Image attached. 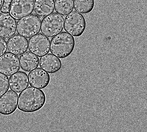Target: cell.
Listing matches in <instances>:
<instances>
[{
	"label": "cell",
	"mask_w": 147,
	"mask_h": 132,
	"mask_svg": "<svg viewBox=\"0 0 147 132\" xmlns=\"http://www.w3.org/2000/svg\"><path fill=\"white\" fill-rule=\"evenodd\" d=\"M64 30L75 37L83 34L86 27V22L83 15L74 11L67 16L65 19Z\"/></svg>",
	"instance_id": "obj_5"
},
{
	"label": "cell",
	"mask_w": 147,
	"mask_h": 132,
	"mask_svg": "<svg viewBox=\"0 0 147 132\" xmlns=\"http://www.w3.org/2000/svg\"><path fill=\"white\" fill-rule=\"evenodd\" d=\"M54 0H35L34 12L38 16L44 17L54 12Z\"/></svg>",
	"instance_id": "obj_15"
},
{
	"label": "cell",
	"mask_w": 147,
	"mask_h": 132,
	"mask_svg": "<svg viewBox=\"0 0 147 132\" xmlns=\"http://www.w3.org/2000/svg\"><path fill=\"white\" fill-rule=\"evenodd\" d=\"M75 39L67 32H63L55 36L51 41V52L57 57L63 59L68 57L74 51Z\"/></svg>",
	"instance_id": "obj_2"
},
{
	"label": "cell",
	"mask_w": 147,
	"mask_h": 132,
	"mask_svg": "<svg viewBox=\"0 0 147 132\" xmlns=\"http://www.w3.org/2000/svg\"><path fill=\"white\" fill-rule=\"evenodd\" d=\"M41 25V20L38 16L29 15L17 21V32L19 35L28 39L40 32Z\"/></svg>",
	"instance_id": "obj_3"
},
{
	"label": "cell",
	"mask_w": 147,
	"mask_h": 132,
	"mask_svg": "<svg viewBox=\"0 0 147 132\" xmlns=\"http://www.w3.org/2000/svg\"><path fill=\"white\" fill-rule=\"evenodd\" d=\"M9 88V77L0 73V97L8 91Z\"/></svg>",
	"instance_id": "obj_19"
},
{
	"label": "cell",
	"mask_w": 147,
	"mask_h": 132,
	"mask_svg": "<svg viewBox=\"0 0 147 132\" xmlns=\"http://www.w3.org/2000/svg\"><path fill=\"white\" fill-rule=\"evenodd\" d=\"M18 94L11 90L6 92L0 97V114L9 115L13 113L17 107Z\"/></svg>",
	"instance_id": "obj_9"
},
{
	"label": "cell",
	"mask_w": 147,
	"mask_h": 132,
	"mask_svg": "<svg viewBox=\"0 0 147 132\" xmlns=\"http://www.w3.org/2000/svg\"><path fill=\"white\" fill-rule=\"evenodd\" d=\"M50 49L49 38L42 33L35 35L28 40L29 51L39 57L47 54Z\"/></svg>",
	"instance_id": "obj_6"
},
{
	"label": "cell",
	"mask_w": 147,
	"mask_h": 132,
	"mask_svg": "<svg viewBox=\"0 0 147 132\" xmlns=\"http://www.w3.org/2000/svg\"><path fill=\"white\" fill-rule=\"evenodd\" d=\"M10 0H4L1 11V13H9L10 12Z\"/></svg>",
	"instance_id": "obj_21"
},
{
	"label": "cell",
	"mask_w": 147,
	"mask_h": 132,
	"mask_svg": "<svg viewBox=\"0 0 147 132\" xmlns=\"http://www.w3.org/2000/svg\"><path fill=\"white\" fill-rule=\"evenodd\" d=\"M21 69L26 72H29L38 68L39 58L32 52L27 51L21 55L20 58Z\"/></svg>",
	"instance_id": "obj_16"
},
{
	"label": "cell",
	"mask_w": 147,
	"mask_h": 132,
	"mask_svg": "<svg viewBox=\"0 0 147 132\" xmlns=\"http://www.w3.org/2000/svg\"><path fill=\"white\" fill-rule=\"evenodd\" d=\"M20 69L19 58L16 55L7 52L0 57V73L9 76Z\"/></svg>",
	"instance_id": "obj_7"
},
{
	"label": "cell",
	"mask_w": 147,
	"mask_h": 132,
	"mask_svg": "<svg viewBox=\"0 0 147 132\" xmlns=\"http://www.w3.org/2000/svg\"><path fill=\"white\" fill-rule=\"evenodd\" d=\"M16 21L9 13H0V37L7 39L16 33Z\"/></svg>",
	"instance_id": "obj_10"
},
{
	"label": "cell",
	"mask_w": 147,
	"mask_h": 132,
	"mask_svg": "<svg viewBox=\"0 0 147 132\" xmlns=\"http://www.w3.org/2000/svg\"><path fill=\"white\" fill-rule=\"evenodd\" d=\"M7 44L8 51L16 56H20L28 50V39L19 34L14 35L9 39Z\"/></svg>",
	"instance_id": "obj_12"
},
{
	"label": "cell",
	"mask_w": 147,
	"mask_h": 132,
	"mask_svg": "<svg viewBox=\"0 0 147 132\" xmlns=\"http://www.w3.org/2000/svg\"><path fill=\"white\" fill-rule=\"evenodd\" d=\"M7 42L3 38L0 37V57L7 51Z\"/></svg>",
	"instance_id": "obj_20"
},
{
	"label": "cell",
	"mask_w": 147,
	"mask_h": 132,
	"mask_svg": "<svg viewBox=\"0 0 147 132\" xmlns=\"http://www.w3.org/2000/svg\"><path fill=\"white\" fill-rule=\"evenodd\" d=\"M64 24L63 17L54 13L43 19L41 23V32L47 37H53L63 31Z\"/></svg>",
	"instance_id": "obj_4"
},
{
	"label": "cell",
	"mask_w": 147,
	"mask_h": 132,
	"mask_svg": "<svg viewBox=\"0 0 147 132\" xmlns=\"http://www.w3.org/2000/svg\"><path fill=\"white\" fill-rule=\"evenodd\" d=\"M3 1L4 0H0V10H1Z\"/></svg>",
	"instance_id": "obj_22"
},
{
	"label": "cell",
	"mask_w": 147,
	"mask_h": 132,
	"mask_svg": "<svg viewBox=\"0 0 147 132\" xmlns=\"http://www.w3.org/2000/svg\"><path fill=\"white\" fill-rule=\"evenodd\" d=\"M28 77L30 85L39 89H43L47 87L51 80L49 74L39 68L30 72Z\"/></svg>",
	"instance_id": "obj_11"
},
{
	"label": "cell",
	"mask_w": 147,
	"mask_h": 132,
	"mask_svg": "<svg viewBox=\"0 0 147 132\" xmlns=\"http://www.w3.org/2000/svg\"><path fill=\"white\" fill-rule=\"evenodd\" d=\"M34 7V0H12L10 13L15 18L19 19L32 14Z\"/></svg>",
	"instance_id": "obj_8"
},
{
	"label": "cell",
	"mask_w": 147,
	"mask_h": 132,
	"mask_svg": "<svg viewBox=\"0 0 147 132\" xmlns=\"http://www.w3.org/2000/svg\"><path fill=\"white\" fill-rule=\"evenodd\" d=\"M18 107L21 111L32 113L40 110L46 101V95L40 89L29 87L19 95Z\"/></svg>",
	"instance_id": "obj_1"
},
{
	"label": "cell",
	"mask_w": 147,
	"mask_h": 132,
	"mask_svg": "<svg viewBox=\"0 0 147 132\" xmlns=\"http://www.w3.org/2000/svg\"><path fill=\"white\" fill-rule=\"evenodd\" d=\"M40 67L52 74L57 72L62 67L61 60L51 53H49L41 57L40 59Z\"/></svg>",
	"instance_id": "obj_13"
},
{
	"label": "cell",
	"mask_w": 147,
	"mask_h": 132,
	"mask_svg": "<svg viewBox=\"0 0 147 132\" xmlns=\"http://www.w3.org/2000/svg\"><path fill=\"white\" fill-rule=\"evenodd\" d=\"M94 5V0H74V9L81 14L90 13Z\"/></svg>",
	"instance_id": "obj_18"
},
{
	"label": "cell",
	"mask_w": 147,
	"mask_h": 132,
	"mask_svg": "<svg viewBox=\"0 0 147 132\" xmlns=\"http://www.w3.org/2000/svg\"><path fill=\"white\" fill-rule=\"evenodd\" d=\"M74 0H55V10L57 13L65 16L74 9Z\"/></svg>",
	"instance_id": "obj_17"
},
{
	"label": "cell",
	"mask_w": 147,
	"mask_h": 132,
	"mask_svg": "<svg viewBox=\"0 0 147 132\" xmlns=\"http://www.w3.org/2000/svg\"><path fill=\"white\" fill-rule=\"evenodd\" d=\"M10 89L17 93L24 90L29 86L28 77L25 72L20 71L9 78Z\"/></svg>",
	"instance_id": "obj_14"
}]
</instances>
